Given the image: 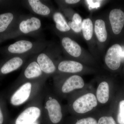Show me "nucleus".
<instances>
[{
	"label": "nucleus",
	"instance_id": "nucleus-1",
	"mask_svg": "<svg viewBox=\"0 0 124 124\" xmlns=\"http://www.w3.org/2000/svg\"><path fill=\"white\" fill-rule=\"evenodd\" d=\"M97 104L95 95L92 93H88L76 99L73 102V108L76 112L83 114L91 111Z\"/></svg>",
	"mask_w": 124,
	"mask_h": 124
},
{
	"label": "nucleus",
	"instance_id": "nucleus-24",
	"mask_svg": "<svg viewBox=\"0 0 124 124\" xmlns=\"http://www.w3.org/2000/svg\"><path fill=\"white\" fill-rule=\"evenodd\" d=\"M68 24L70 28H71L72 30L78 33L82 31V23L78 24L73 21H70L68 23Z\"/></svg>",
	"mask_w": 124,
	"mask_h": 124
},
{
	"label": "nucleus",
	"instance_id": "nucleus-4",
	"mask_svg": "<svg viewBox=\"0 0 124 124\" xmlns=\"http://www.w3.org/2000/svg\"><path fill=\"white\" fill-rule=\"evenodd\" d=\"M109 19L113 33L119 34L124 26V12L119 9L112 10L109 15Z\"/></svg>",
	"mask_w": 124,
	"mask_h": 124
},
{
	"label": "nucleus",
	"instance_id": "nucleus-17",
	"mask_svg": "<svg viewBox=\"0 0 124 124\" xmlns=\"http://www.w3.org/2000/svg\"><path fill=\"white\" fill-rule=\"evenodd\" d=\"M32 10L36 13L41 15H47L50 13V9L38 0L28 1Z\"/></svg>",
	"mask_w": 124,
	"mask_h": 124
},
{
	"label": "nucleus",
	"instance_id": "nucleus-2",
	"mask_svg": "<svg viewBox=\"0 0 124 124\" xmlns=\"http://www.w3.org/2000/svg\"><path fill=\"white\" fill-rule=\"evenodd\" d=\"M122 47L118 44L112 46L107 51L105 62L109 69L116 70L119 68L122 59Z\"/></svg>",
	"mask_w": 124,
	"mask_h": 124
},
{
	"label": "nucleus",
	"instance_id": "nucleus-22",
	"mask_svg": "<svg viewBox=\"0 0 124 124\" xmlns=\"http://www.w3.org/2000/svg\"><path fill=\"white\" fill-rule=\"evenodd\" d=\"M97 124H117L113 117L111 116H104L99 120Z\"/></svg>",
	"mask_w": 124,
	"mask_h": 124
},
{
	"label": "nucleus",
	"instance_id": "nucleus-14",
	"mask_svg": "<svg viewBox=\"0 0 124 124\" xmlns=\"http://www.w3.org/2000/svg\"><path fill=\"white\" fill-rule=\"evenodd\" d=\"M23 63V60L19 57H15L6 62L1 68V71L3 74H7L17 70Z\"/></svg>",
	"mask_w": 124,
	"mask_h": 124
},
{
	"label": "nucleus",
	"instance_id": "nucleus-8",
	"mask_svg": "<svg viewBox=\"0 0 124 124\" xmlns=\"http://www.w3.org/2000/svg\"><path fill=\"white\" fill-rule=\"evenodd\" d=\"M62 44L64 49L71 56L77 57L81 54L82 50L79 45L69 37L63 38Z\"/></svg>",
	"mask_w": 124,
	"mask_h": 124
},
{
	"label": "nucleus",
	"instance_id": "nucleus-11",
	"mask_svg": "<svg viewBox=\"0 0 124 124\" xmlns=\"http://www.w3.org/2000/svg\"><path fill=\"white\" fill-rule=\"evenodd\" d=\"M37 61L41 70L45 73H53L56 70L53 62L45 54H40L37 57Z\"/></svg>",
	"mask_w": 124,
	"mask_h": 124
},
{
	"label": "nucleus",
	"instance_id": "nucleus-25",
	"mask_svg": "<svg viewBox=\"0 0 124 124\" xmlns=\"http://www.w3.org/2000/svg\"><path fill=\"white\" fill-rule=\"evenodd\" d=\"M72 21L78 24L82 23V18L79 14L77 13L74 14L72 18Z\"/></svg>",
	"mask_w": 124,
	"mask_h": 124
},
{
	"label": "nucleus",
	"instance_id": "nucleus-19",
	"mask_svg": "<svg viewBox=\"0 0 124 124\" xmlns=\"http://www.w3.org/2000/svg\"><path fill=\"white\" fill-rule=\"evenodd\" d=\"M82 31L85 39L86 40L91 39L93 35V24L90 19L87 18L83 20Z\"/></svg>",
	"mask_w": 124,
	"mask_h": 124
},
{
	"label": "nucleus",
	"instance_id": "nucleus-10",
	"mask_svg": "<svg viewBox=\"0 0 124 124\" xmlns=\"http://www.w3.org/2000/svg\"><path fill=\"white\" fill-rule=\"evenodd\" d=\"M41 26L40 20L38 18L33 17L21 22L19 24V28L23 33H28L38 30Z\"/></svg>",
	"mask_w": 124,
	"mask_h": 124
},
{
	"label": "nucleus",
	"instance_id": "nucleus-7",
	"mask_svg": "<svg viewBox=\"0 0 124 124\" xmlns=\"http://www.w3.org/2000/svg\"><path fill=\"white\" fill-rule=\"evenodd\" d=\"M84 85V81L81 77L76 75L71 76L63 85L62 91L64 93H69L74 90L82 88Z\"/></svg>",
	"mask_w": 124,
	"mask_h": 124
},
{
	"label": "nucleus",
	"instance_id": "nucleus-13",
	"mask_svg": "<svg viewBox=\"0 0 124 124\" xmlns=\"http://www.w3.org/2000/svg\"><path fill=\"white\" fill-rule=\"evenodd\" d=\"M97 100L102 104L106 103L109 98V86L106 81L101 82L97 90Z\"/></svg>",
	"mask_w": 124,
	"mask_h": 124
},
{
	"label": "nucleus",
	"instance_id": "nucleus-12",
	"mask_svg": "<svg viewBox=\"0 0 124 124\" xmlns=\"http://www.w3.org/2000/svg\"><path fill=\"white\" fill-rule=\"evenodd\" d=\"M32 46L33 45L30 41L21 40L9 46L8 50L12 53L22 54L29 51Z\"/></svg>",
	"mask_w": 124,
	"mask_h": 124
},
{
	"label": "nucleus",
	"instance_id": "nucleus-3",
	"mask_svg": "<svg viewBox=\"0 0 124 124\" xmlns=\"http://www.w3.org/2000/svg\"><path fill=\"white\" fill-rule=\"evenodd\" d=\"M40 114L39 108L36 107H30L19 116L16 121V124H33L39 118Z\"/></svg>",
	"mask_w": 124,
	"mask_h": 124
},
{
	"label": "nucleus",
	"instance_id": "nucleus-20",
	"mask_svg": "<svg viewBox=\"0 0 124 124\" xmlns=\"http://www.w3.org/2000/svg\"><path fill=\"white\" fill-rule=\"evenodd\" d=\"M13 18V15L11 13L0 15V32H2L6 30Z\"/></svg>",
	"mask_w": 124,
	"mask_h": 124
},
{
	"label": "nucleus",
	"instance_id": "nucleus-18",
	"mask_svg": "<svg viewBox=\"0 0 124 124\" xmlns=\"http://www.w3.org/2000/svg\"><path fill=\"white\" fill-rule=\"evenodd\" d=\"M53 19L56 24V28L62 32H67L70 29L68 23L62 14L57 12L54 14Z\"/></svg>",
	"mask_w": 124,
	"mask_h": 124
},
{
	"label": "nucleus",
	"instance_id": "nucleus-26",
	"mask_svg": "<svg viewBox=\"0 0 124 124\" xmlns=\"http://www.w3.org/2000/svg\"><path fill=\"white\" fill-rule=\"evenodd\" d=\"M79 0H66L65 2L68 4H75L79 2Z\"/></svg>",
	"mask_w": 124,
	"mask_h": 124
},
{
	"label": "nucleus",
	"instance_id": "nucleus-23",
	"mask_svg": "<svg viewBox=\"0 0 124 124\" xmlns=\"http://www.w3.org/2000/svg\"><path fill=\"white\" fill-rule=\"evenodd\" d=\"M76 124H97V122L94 118L89 117L79 120Z\"/></svg>",
	"mask_w": 124,
	"mask_h": 124
},
{
	"label": "nucleus",
	"instance_id": "nucleus-9",
	"mask_svg": "<svg viewBox=\"0 0 124 124\" xmlns=\"http://www.w3.org/2000/svg\"><path fill=\"white\" fill-rule=\"evenodd\" d=\"M58 69L63 72L68 73H77L82 70L83 66L79 62L71 60H65L60 62Z\"/></svg>",
	"mask_w": 124,
	"mask_h": 124
},
{
	"label": "nucleus",
	"instance_id": "nucleus-16",
	"mask_svg": "<svg viewBox=\"0 0 124 124\" xmlns=\"http://www.w3.org/2000/svg\"><path fill=\"white\" fill-rule=\"evenodd\" d=\"M42 72L38 63L32 62L25 69L24 72L25 76L28 79H32L39 77L42 75Z\"/></svg>",
	"mask_w": 124,
	"mask_h": 124
},
{
	"label": "nucleus",
	"instance_id": "nucleus-5",
	"mask_svg": "<svg viewBox=\"0 0 124 124\" xmlns=\"http://www.w3.org/2000/svg\"><path fill=\"white\" fill-rule=\"evenodd\" d=\"M31 86L30 82H27L20 86L11 97V104L17 106L25 102L30 97Z\"/></svg>",
	"mask_w": 124,
	"mask_h": 124
},
{
	"label": "nucleus",
	"instance_id": "nucleus-15",
	"mask_svg": "<svg viewBox=\"0 0 124 124\" xmlns=\"http://www.w3.org/2000/svg\"><path fill=\"white\" fill-rule=\"evenodd\" d=\"M94 31L98 40L100 42H104L107 38V32L105 22L101 19L95 21Z\"/></svg>",
	"mask_w": 124,
	"mask_h": 124
},
{
	"label": "nucleus",
	"instance_id": "nucleus-27",
	"mask_svg": "<svg viewBox=\"0 0 124 124\" xmlns=\"http://www.w3.org/2000/svg\"><path fill=\"white\" fill-rule=\"evenodd\" d=\"M3 115H2V112H1V110L0 108V124H2L3 122Z\"/></svg>",
	"mask_w": 124,
	"mask_h": 124
},
{
	"label": "nucleus",
	"instance_id": "nucleus-6",
	"mask_svg": "<svg viewBox=\"0 0 124 124\" xmlns=\"http://www.w3.org/2000/svg\"><path fill=\"white\" fill-rule=\"evenodd\" d=\"M46 108L51 122L54 124L60 122L62 115L61 106L57 100L54 99L48 100L46 103Z\"/></svg>",
	"mask_w": 124,
	"mask_h": 124
},
{
	"label": "nucleus",
	"instance_id": "nucleus-21",
	"mask_svg": "<svg viewBox=\"0 0 124 124\" xmlns=\"http://www.w3.org/2000/svg\"><path fill=\"white\" fill-rule=\"evenodd\" d=\"M117 120L119 124H124V100H121L119 103Z\"/></svg>",
	"mask_w": 124,
	"mask_h": 124
}]
</instances>
